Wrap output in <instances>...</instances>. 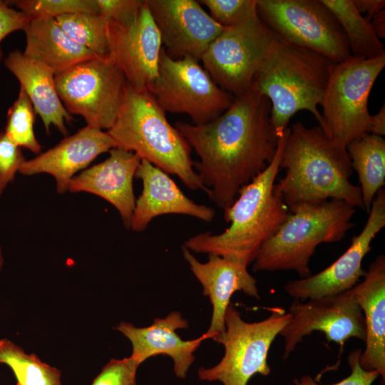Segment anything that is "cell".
Wrapping results in <instances>:
<instances>
[{
  "mask_svg": "<svg viewBox=\"0 0 385 385\" xmlns=\"http://www.w3.org/2000/svg\"><path fill=\"white\" fill-rule=\"evenodd\" d=\"M30 19L19 10L9 6V1L0 0V61L3 56L1 43L9 34L23 30Z\"/></svg>",
  "mask_w": 385,
  "mask_h": 385,
  "instance_id": "cell-36",
  "label": "cell"
},
{
  "mask_svg": "<svg viewBox=\"0 0 385 385\" xmlns=\"http://www.w3.org/2000/svg\"><path fill=\"white\" fill-rule=\"evenodd\" d=\"M135 178L142 181L143 190L135 200L130 230L140 232L158 216L168 214L189 215L210 222L215 217L213 208L190 199L167 173L147 160H141Z\"/></svg>",
  "mask_w": 385,
  "mask_h": 385,
  "instance_id": "cell-21",
  "label": "cell"
},
{
  "mask_svg": "<svg viewBox=\"0 0 385 385\" xmlns=\"http://www.w3.org/2000/svg\"><path fill=\"white\" fill-rule=\"evenodd\" d=\"M274 37L257 15L225 27L200 61L215 83L237 98L253 85Z\"/></svg>",
  "mask_w": 385,
  "mask_h": 385,
  "instance_id": "cell-12",
  "label": "cell"
},
{
  "mask_svg": "<svg viewBox=\"0 0 385 385\" xmlns=\"http://www.w3.org/2000/svg\"><path fill=\"white\" fill-rule=\"evenodd\" d=\"M98 14L106 21L125 23L133 19L143 6L142 0H96Z\"/></svg>",
  "mask_w": 385,
  "mask_h": 385,
  "instance_id": "cell-35",
  "label": "cell"
},
{
  "mask_svg": "<svg viewBox=\"0 0 385 385\" xmlns=\"http://www.w3.org/2000/svg\"><path fill=\"white\" fill-rule=\"evenodd\" d=\"M279 168L283 178L274 184L289 212L329 200L364 209L359 186L350 180L353 169L346 148L330 139L322 128L297 121L289 128Z\"/></svg>",
  "mask_w": 385,
  "mask_h": 385,
  "instance_id": "cell-2",
  "label": "cell"
},
{
  "mask_svg": "<svg viewBox=\"0 0 385 385\" xmlns=\"http://www.w3.org/2000/svg\"><path fill=\"white\" fill-rule=\"evenodd\" d=\"M4 264V258L3 255V250L0 244V272H1Z\"/></svg>",
  "mask_w": 385,
  "mask_h": 385,
  "instance_id": "cell-40",
  "label": "cell"
},
{
  "mask_svg": "<svg viewBox=\"0 0 385 385\" xmlns=\"http://www.w3.org/2000/svg\"><path fill=\"white\" fill-rule=\"evenodd\" d=\"M289 128L279 138L275 156L258 176L244 186L235 201L224 209L230 223L224 232H200L188 239L184 246L197 253L214 254L245 266L252 263L263 245L287 219L289 212L274 188L275 179Z\"/></svg>",
  "mask_w": 385,
  "mask_h": 385,
  "instance_id": "cell-3",
  "label": "cell"
},
{
  "mask_svg": "<svg viewBox=\"0 0 385 385\" xmlns=\"http://www.w3.org/2000/svg\"><path fill=\"white\" fill-rule=\"evenodd\" d=\"M26 160L21 149L4 132L0 133V196Z\"/></svg>",
  "mask_w": 385,
  "mask_h": 385,
  "instance_id": "cell-33",
  "label": "cell"
},
{
  "mask_svg": "<svg viewBox=\"0 0 385 385\" xmlns=\"http://www.w3.org/2000/svg\"><path fill=\"white\" fill-rule=\"evenodd\" d=\"M362 352L361 349H356L351 351L347 358L351 369L350 374L341 380L330 385H371L379 376L377 371L364 370L359 364V357ZM293 385H322L317 382L310 375H304L293 380Z\"/></svg>",
  "mask_w": 385,
  "mask_h": 385,
  "instance_id": "cell-34",
  "label": "cell"
},
{
  "mask_svg": "<svg viewBox=\"0 0 385 385\" xmlns=\"http://www.w3.org/2000/svg\"><path fill=\"white\" fill-rule=\"evenodd\" d=\"M107 132L116 148L133 152L141 160L177 175L189 189L207 193L193 168L190 146L148 90H137L126 83L118 114Z\"/></svg>",
  "mask_w": 385,
  "mask_h": 385,
  "instance_id": "cell-5",
  "label": "cell"
},
{
  "mask_svg": "<svg viewBox=\"0 0 385 385\" xmlns=\"http://www.w3.org/2000/svg\"><path fill=\"white\" fill-rule=\"evenodd\" d=\"M0 364L13 372L16 385H63L61 371L7 338L0 339Z\"/></svg>",
  "mask_w": 385,
  "mask_h": 385,
  "instance_id": "cell-27",
  "label": "cell"
},
{
  "mask_svg": "<svg viewBox=\"0 0 385 385\" xmlns=\"http://www.w3.org/2000/svg\"><path fill=\"white\" fill-rule=\"evenodd\" d=\"M184 259L202 287V294L208 297L212 306L210 327L205 333L212 339L225 330V316L232 294L241 291L250 297L260 298L257 280L247 267L238 262L208 254L206 262H200L190 250L182 246Z\"/></svg>",
  "mask_w": 385,
  "mask_h": 385,
  "instance_id": "cell-19",
  "label": "cell"
},
{
  "mask_svg": "<svg viewBox=\"0 0 385 385\" xmlns=\"http://www.w3.org/2000/svg\"><path fill=\"white\" fill-rule=\"evenodd\" d=\"M11 2L30 19H56L78 12L98 13L96 0H16Z\"/></svg>",
  "mask_w": 385,
  "mask_h": 385,
  "instance_id": "cell-30",
  "label": "cell"
},
{
  "mask_svg": "<svg viewBox=\"0 0 385 385\" xmlns=\"http://www.w3.org/2000/svg\"><path fill=\"white\" fill-rule=\"evenodd\" d=\"M35 113L29 98L20 87L17 98L8 110L4 132L20 148H27L38 155L41 145L34 130Z\"/></svg>",
  "mask_w": 385,
  "mask_h": 385,
  "instance_id": "cell-29",
  "label": "cell"
},
{
  "mask_svg": "<svg viewBox=\"0 0 385 385\" xmlns=\"http://www.w3.org/2000/svg\"><path fill=\"white\" fill-rule=\"evenodd\" d=\"M62 29L96 56L109 54L107 22L98 13L78 12L56 17Z\"/></svg>",
  "mask_w": 385,
  "mask_h": 385,
  "instance_id": "cell-28",
  "label": "cell"
},
{
  "mask_svg": "<svg viewBox=\"0 0 385 385\" xmlns=\"http://www.w3.org/2000/svg\"><path fill=\"white\" fill-rule=\"evenodd\" d=\"M23 31L26 36L24 56L50 68L55 75L96 56L73 41L55 19H30Z\"/></svg>",
  "mask_w": 385,
  "mask_h": 385,
  "instance_id": "cell-24",
  "label": "cell"
},
{
  "mask_svg": "<svg viewBox=\"0 0 385 385\" xmlns=\"http://www.w3.org/2000/svg\"><path fill=\"white\" fill-rule=\"evenodd\" d=\"M261 21L277 36L334 63L351 57L344 34L321 0H257Z\"/></svg>",
  "mask_w": 385,
  "mask_h": 385,
  "instance_id": "cell-11",
  "label": "cell"
},
{
  "mask_svg": "<svg viewBox=\"0 0 385 385\" xmlns=\"http://www.w3.org/2000/svg\"><path fill=\"white\" fill-rule=\"evenodd\" d=\"M198 61L190 56L173 58L162 48L158 75L149 88L165 112L186 114L197 125L220 116L235 100Z\"/></svg>",
  "mask_w": 385,
  "mask_h": 385,
  "instance_id": "cell-10",
  "label": "cell"
},
{
  "mask_svg": "<svg viewBox=\"0 0 385 385\" xmlns=\"http://www.w3.org/2000/svg\"><path fill=\"white\" fill-rule=\"evenodd\" d=\"M116 148L107 131L86 125L76 133L36 157L26 160L19 173L24 175L47 173L52 175L59 194L68 191L71 180L99 155Z\"/></svg>",
  "mask_w": 385,
  "mask_h": 385,
  "instance_id": "cell-18",
  "label": "cell"
},
{
  "mask_svg": "<svg viewBox=\"0 0 385 385\" xmlns=\"http://www.w3.org/2000/svg\"><path fill=\"white\" fill-rule=\"evenodd\" d=\"M370 21L376 36L381 41L384 39L385 38V9L375 14Z\"/></svg>",
  "mask_w": 385,
  "mask_h": 385,
  "instance_id": "cell-39",
  "label": "cell"
},
{
  "mask_svg": "<svg viewBox=\"0 0 385 385\" xmlns=\"http://www.w3.org/2000/svg\"><path fill=\"white\" fill-rule=\"evenodd\" d=\"M349 292L360 306L365 321V349L359 357L366 371H377L385 383V256L379 255L369 266L364 279Z\"/></svg>",
  "mask_w": 385,
  "mask_h": 385,
  "instance_id": "cell-22",
  "label": "cell"
},
{
  "mask_svg": "<svg viewBox=\"0 0 385 385\" xmlns=\"http://www.w3.org/2000/svg\"><path fill=\"white\" fill-rule=\"evenodd\" d=\"M307 302L294 299L290 319L280 331L284 338L282 359H287L306 336L322 332L328 342L344 346L350 338L366 339L362 310L349 290Z\"/></svg>",
  "mask_w": 385,
  "mask_h": 385,
  "instance_id": "cell-13",
  "label": "cell"
},
{
  "mask_svg": "<svg viewBox=\"0 0 385 385\" xmlns=\"http://www.w3.org/2000/svg\"><path fill=\"white\" fill-rule=\"evenodd\" d=\"M266 319L247 322L230 303L225 316V330L212 339L224 346V356L215 366L200 368L198 378L223 385H247L256 374L268 376L270 346L291 317L282 307H272Z\"/></svg>",
  "mask_w": 385,
  "mask_h": 385,
  "instance_id": "cell-7",
  "label": "cell"
},
{
  "mask_svg": "<svg viewBox=\"0 0 385 385\" xmlns=\"http://www.w3.org/2000/svg\"><path fill=\"white\" fill-rule=\"evenodd\" d=\"M321 1L339 22L352 57L369 59L385 55L384 43L374 33L371 21L357 10L352 0Z\"/></svg>",
  "mask_w": 385,
  "mask_h": 385,
  "instance_id": "cell-26",
  "label": "cell"
},
{
  "mask_svg": "<svg viewBox=\"0 0 385 385\" xmlns=\"http://www.w3.org/2000/svg\"><path fill=\"white\" fill-rule=\"evenodd\" d=\"M369 133L384 136L385 135V106L381 107L379 112L371 115Z\"/></svg>",
  "mask_w": 385,
  "mask_h": 385,
  "instance_id": "cell-38",
  "label": "cell"
},
{
  "mask_svg": "<svg viewBox=\"0 0 385 385\" xmlns=\"http://www.w3.org/2000/svg\"><path fill=\"white\" fill-rule=\"evenodd\" d=\"M270 113V101L253 83L207 123L175 122V128L199 156L193 168L220 208L229 207L239 191L273 160L279 138Z\"/></svg>",
  "mask_w": 385,
  "mask_h": 385,
  "instance_id": "cell-1",
  "label": "cell"
},
{
  "mask_svg": "<svg viewBox=\"0 0 385 385\" xmlns=\"http://www.w3.org/2000/svg\"><path fill=\"white\" fill-rule=\"evenodd\" d=\"M384 66L385 55L369 59L351 56L333 65L320 105V127L330 139L346 147L369 133L368 99Z\"/></svg>",
  "mask_w": 385,
  "mask_h": 385,
  "instance_id": "cell-8",
  "label": "cell"
},
{
  "mask_svg": "<svg viewBox=\"0 0 385 385\" xmlns=\"http://www.w3.org/2000/svg\"><path fill=\"white\" fill-rule=\"evenodd\" d=\"M4 63L27 94L46 133L50 134V128L53 125L62 135H67L66 123H71L73 118L60 99L53 71L18 50L11 52Z\"/></svg>",
  "mask_w": 385,
  "mask_h": 385,
  "instance_id": "cell-23",
  "label": "cell"
},
{
  "mask_svg": "<svg viewBox=\"0 0 385 385\" xmlns=\"http://www.w3.org/2000/svg\"><path fill=\"white\" fill-rule=\"evenodd\" d=\"M368 220L361 232L354 236L349 247L331 265L306 278L289 281L284 292L294 299L305 301L347 291L366 274L362 260L371 250V242L385 226V192L376 193Z\"/></svg>",
  "mask_w": 385,
  "mask_h": 385,
  "instance_id": "cell-14",
  "label": "cell"
},
{
  "mask_svg": "<svg viewBox=\"0 0 385 385\" xmlns=\"http://www.w3.org/2000/svg\"><path fill=\"white\" fill-rule=\"evenodd\" d=\"M357 10L368 20L384 9V0H352Z\"/></svg>",
  "mask_w": 385,
  "mask_h": 385,
  "instance_id": "cell-37",
  "label": "cell"
},
{
  "mask_svg": "<svg viewBox=\"0 0 385 385\" xmlns=\"http://www.w3.org/2000/svg\"><path fill=\"white\" fill-rule=\"evenodd\" d=\"M334 63L275 34L254 83L270 102L271 122L278 138L288 128L292 117L300 111L310 112L322 125L318 106Z\"/></svg>",
  "mask_w": 385,
  "mask_h": 385,
  "instance_id": "cell-4",
  "label": "cell"
},
{
  "mask_svg": "<svg viewBox=\"0 0 385 385\" xmlns=\"http://www.w3.org/2000/svg\"><path fill=\"white\" fill-rule=\"evenodd\" d=\"M138 366L130 357L111 359L91 385H137Z\"/></svg>",
  "mask_w": 385,
  "mask_h": 385,
  "instance_id": "cell-32",
  "label": "cell"
},
{
  "mask_svg": "<svg viewBox=\"0 0 385 385\" xmlns=\"http://www.w3.org/2000/svg\"><path fill=\"white\" fill-rule=\"evenodd\" d=\"M355 211L354 206L337 200L294 209L261 247L252 271L293 270L300 278L309 277V264L317 247L342 240L354 227Z\"/></svg>",
  "mask_w": 385,
  "mask_h": 385,
  "instance_id": "cell-6",
  "label": "cell"
},
{
  "mask_svg": "<svg viewBox=\"0 0 385 385\" xmlns=\"http://www.w3.org/2000/svg\"><path fill=\"white\" fill-rule=\"evenodd\" d=\"M165 51L173 58L198 61L223 31L194 0H145Z\"/></svg>",
  "mask_w": 385,
  "mask_h": 385,
  "instance_id": "cell-16",
  "label": "cell"
},
{
  "mask_svg": "<svg viewBox=\"0 0 385 385\" xmlns=\"http://www.w3.org/2000/svg\"><path fill=\"white\" fill-rule=\"evenodd\" d=\"M106 22L109 54L128 84L149 91L158 75L162 41L146 1L130 21Z\"/></svg>",
  "mask_w": 385,
  "mask_h": 385,
  "instance_id": "cell-15",
  "label": "cell"
},
{
  "mask_svg": "<svg viewBox=\"0 0 385 385\" xmlns=\"http://www.w3.org/2000/svg\"><path fill=\"white\" fill-rule=\"evenodd\" d=\"M188 326V320L182 314L173 311L165 317L155 318L153 322L145 327L120 322L115 329L130 342L132 354L130 357L138 366L152 356H168L173 361L175 376L185 379L195 360V351L207 339L203 334L192 340H183L176 332Z\"/></svg>",
  "mask_w": 385,
  "mask_h": 385,
  "instance_id": "cell-17",
  "label": "cell"
},
{
  "mask_svg": "<svg viewBox=\"0 0 385 385\" xmlns=\"http://www.w3.org/2000/svg\"><path fill=\"white\" fill-rule=\"evenodd\" d=\"M55 83L70 114L81 115L88 125L107 131L117 118L127 81L108 54L94 56L56 74Z\"/></svg>",
  "mask_w": 385,
  "mask_h": 385,
  "instance_id": "cell-9",
  "label": "cell"
},
{
  "mask_svg": "<svg viewBox=\"0 0 385 385\" xmlns=\"http://www.w3.org/2000/svg\"><path fill=\"white\" fill-rule=\"evenodd\" d=\"M108 152L107 159L76 175L68 190L92 193L108 201L119 212L124 226L130 229L136 200L133 178L141 159L133 152L119 148Z\"/></svg>",
  "mask_w": 385,
  "mask_h": 385,
  "instance_id": "cell-20",
  "label": "cell"
},
{
  "mask_svg": "<svg viewBox=\"0 0 385 385\" xmlns=\"http://www.w3.org/2000/svg\"><path fill=\"white\" fill-rule=\"evenodd\" d=\"M346 148L351 168L358 174L364 209L369 212L376 193L385 185V140L366 133Z\"/></svg>",
  "mask_w": 385,
  "mask_h": 385,
  "instance_id": "cell-25",
  "label": "cell"
},
{
  "mask_svg": "<svg viewBox=\"0 0 385 385\" xmlns=\"http://www.w3.org/2000/svg\"><path fill=\"white\" fill-rule=\"evenodd\" d=\"M210 16L224 27L234 26L257 15V0H200Z\"/></svg>",
  "mask_w": 385,
  "mask_h": 385,
  "instance_id": "cell-31",
  "label": "cell"
}]
</instances>
